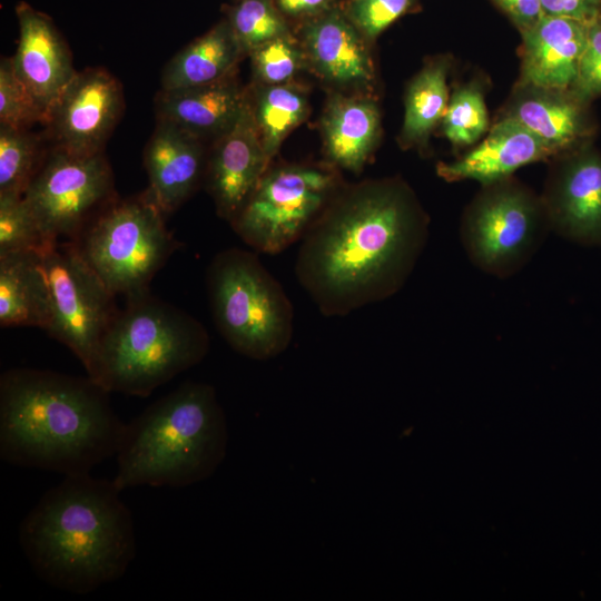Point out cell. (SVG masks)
I'll use <instances>...</instances> for the list:
<instances>
[{
    "mask_svg": "<svg viewBox=\"0 0 601 601\" xmlns=\"http://www.w3.org/2000/svg\"><path fill=\"white\" fill-rule=\"evenodd\" d=\"M220 137L206 166V183L217 214L231 224L269 167L247 102L236 122Z\"/></svg>",
    "mask_w": 601,
    "mask_h": 601,
    "instance_id": "obj_14",
    "label": "cell"
},
{
    "mask_svg": "<svg viewBox=\"0 0 601 601\" xmlns=\"http://www.w3.org/2000/svg\"><path fill=\"white\" fill-rule=\"evenodd\" d=\"M41 162L35 136L0 125V195H23Z\"/></svg>",
    "mask_w": 601,
    "mask_h": 601,
    "instance_id": "obj_28",
    "label": "cell"
},
{
    "mask_svg": "<svg viewBox=\"0 0 601 601\" xmlns=\"http://www.w3.org/2000/svg\"><path fill=\"white\" fill-rule=\"evenodd\" d=\"M571 89L590 102L593 98L601 96V22L599 20L589 23L585 48Z\"/></svg>",
    "mask_w": 601,
    "mask_h": 601,
    "instance_id": "obj_34",
    "label": "cell"
},
{
    "mask_svg": "<svg viewBox=\"0 0 601 601\" xmlns=\"http://www.w3.org/2000/svg\"><path fill=\"white\" fill-rule=\"evenodd\" d=\"M114 480L65 475L20 524L19 541L48 584L86 594L120 579L136 556L131 512Z\"/></svg>",
    "mask_w": 601,
    "mask_h": 601,
    "instance_id": "obj_3",
    "label": "cell"
},
{
    "mask_svg": "<svg viewBox=\"0 0 601 601\" xmlns=\"http://www.w3.org/2000/svg\"><path fill=\"white\" fill-rule=\"evenodd\" d=\"M242 51L231 27L219 24L169 61L162 73V90L220 81L235 66Z\"/></svg>",
    "mask_w": 601,
    "mask_h": 601,
    "instance_id": "obj_24",
    "label": "cell"
},
{
    "mask_svg": "<svg viewBox=\"0 0 601 601\" xmlns=\"http://www.w3.org/2000/svg\"><path fill=\"white\" fill-rule=\"evenodd\" d=\"M122 107L118 81L106 70L76 72L49 110L56 148L79 155L102 152Z\"/></svg>",
    "mask_w": 601,
    "mask_h": 601,
    "instance_id": "obj_13",
    "label": "cell"
},
{
    "mask_svg": "<svg viewBox=\"0 0 601 601\" xmlns=\"http://www.w3.org/2000/svg\"><path fill=\"white\" fill-rule=\"evenodd\" d=\"M31 214L23 195H0V255L19 252H41L49 244Z\"/></svg>",
    "mask_w": 601,
    "mask_h": 601,
    "instance_id": "obj_29",
    "label": "cell"
},
{
    "mask_svg": "<svg viewBox=\"0 0 601 601\" xmlns=\"http://www.w3.org/2000/svg\"><path fill=\"white\" fill-rule=\"evenodd\" d=\"M252 111L264 150L272 160L284 138L304 119L307 101L294 87L268 85L258 92Z\"/></svg>",
    "mask_w": 601,
    "mask_h": 601,
    "instance_id": "obj_26",
    "label": "cell"
},
{
    "mask_svg": "<svg viewBox=\"0 0 601 601\" xmlns=\"http://www.w3.org/2000/svg\"><path fill=\"white\" fill-rule=\"evenodd\" d=\"M230 27L243 51L252 52L286 36V26L269 0H242L233 13Z\"/></svg>",
    "mask_w": 601,
    "mask_h": 601,
    "instance_id": "obj_30",
    "label": "cell"
},
{
    "mask_svg": "<svg viewBox=\"0 0 601 601\" xmlns=\"http://www.w3.org/2000/svg\"><path fill=\"white\" fill-rule=\"evenodd\" d=\"M414 0H352L348 19L367 38H375L402 17Z\"/></svg>",
    "mask_w": 601,
    "mask_h": 601,
    "instance_id": "obj_33",
    "label": "cell"
},
{
    "mask_svg": "<svg viewBox=\"0 0 601 601\" xmlns=\"http://www.w3.org/2000/svg\"><path fill=\"white\" fill-rule=\"evenodd\" d=\"M247 101L240 89L225 79L197 87L161 90L157 112L196 136L225 134L238 119Z\"/></svg>",
    "mask_w": 601,
    "mask_h": 601,
    "instance_id": "obj_21",
    "label": "cell"
},
{
    "mask_svg": "<svg viewBox=\"0 0 601 601\" xmlns=\"http://www.w3.org/2000/svg\"><path fill=\"white\" fill-rule=\"evenodd\" d=\"M209 347L199 321L148 290L127 297L126 306L118 309L91 378L110 393L146 397L199 364Z\"/></svg>",
    "mask_w": 601,
    "mask_h": 601,
    "instance_id": "obj_5",
    "label": "cell"
},
{
    "mask_svg": "<svg viewBox=\"0 0 601 601\" xmlns=\"http://www.w3.org/2000/svg\"><path fill=\"white\" fill-rule=\"evenodd\" d=\"M112 194L111 169L102 152L55 148L41 162L23 199L49 242H73Z\"/></svg>",
    "mask_w": 601,
    "mask_h": 601,
    "instance_id": "obj_11",
    "label": "cell"
},
{
    "mask_svg": "<svg viewBox=\"0 0 601 601\" xmlns=\"http://www.w3.org/2000/svg\"><path fill=\"white\" fill-rule=\"evenodd\" d=\"M549 231L541 195L513 176L482 185L460 221L467 258L497 278H509L525 267Z\"/></svg>",
    "mask_w": 601,
    "mask_h": 601,
    "instance_id": "obj_8",
    "label": "cell"
},
{
    "mask_svg": "<svg viewBox=\"0 0 601 601\" xmlns=\"http://www.w3.org/2000/svg\"><path fill=\"white\" fill-rule=\"evenodd\" d=\"M449 70L450 60L442 57L427 63L411 81L401 134L405 146L424 145L442 121L450 100Z\"/></svg>",
    "mask_w": 601,
    "mask_h": 601,
    "instance_id": "obj_25",
    "label": "cell"
},
{
    "mask_svg": "<svg viewBox=\"0 0 601 601\" xmlns=\"http://www.w3.org/2000/svg\"><path fill=\"white\" fill-rule=\"evenodd\" d=\"M19 42L13 69L47 117L76 75L69 50L51 22L27 6L18 9Z\"/></svg>",
    "mask_w": 601,
    "mask_h": 601,
    "instance_id": "obj_18",
    "label": "cell"
},
{
    "mask_svg": "<svg viewBox=\"0 0 601 601\" xmlns=\"http://www.w3.org/2000/svg\"><path fill=\"white\" fill-rule=\"evenodd\" d=\"M148 197L164 213L176 210L195 190L206 171L198 137L159 120L145 150Z\"/></svg>",
    "mask_w": 601,
    "mask_h": 601,
    "instance_id": "obj_19",
    "label": "cell"
},
{
    "mask_svg": "<svg viewBox=\"0 0 601 601\" xmlns=\"http://www.w3.org/2000/svg\"><path fill=\"white\" fill-rule=\"evenodd\" d=\"M494 4L523 32L543 16L541 0H492Z\"/></svg>",
    "mask_w": 601,
    "mask_h": 601,
    "instance_id": "obj_36",
    "label": "cell"
},
{
    "mask_svg": "<svg viewBox=\"0 0 601 601\" xmlns=\"http://www.w3.org/2000/svg\"><path fill=\"white\" fill-rule=\"evenodd\" d=\"M544 14L590 23L598 19L601 0H541Z\"/></svg>",
    "mask_w": 601,
    "mask_h": 601,
    "instance_id": "obj_35",
    "label": "cell"
},
{
    "mask_svg": "<svg viewBox=\"0 0 601 601\" xmlns=\"http://www.w3.org/2000/svg\"><path fill=\"white\" fill-rule=\"evenodd\" d=\"M541 198L551 231L601 247V151L589 144L553 158Z\"/></svg>",
    "mask_w": 601,
    "mask_h": 601,
    "instance_id": "obj_12",
    "label": "cell"
},
{
    "mask_svg": "<svg viewBox=\"0 0 601 601\" xmlns=\"http://www.w3.org/2000/svg\"><path fill=\"white\" fill-rule=\"evenodd\" d=\"M256 75L267 85H282L302 63V53L286 37L276 38L252 51Z\"/></svg>",
    "mask_w": 601,
    "mask_h": 601,
    "instance_id": "obj_32",
    "label": "cell"
},
{
    "mask_svg": "<svg viewBox=\"0 0 601 601\" xmlns=\"http://www.w3.org/2000/svg\"><path fill=\"white\" fill-rule=\"evenodd\" d=\"M554 157L530 130L502 116L467 152L451 162H439L436 174L447 183L474 180L482 186L512 177L526 165Z\"/></svg>",
    "mask_w": 601,
    "mask_h": 601,
    "instance_id": "obj_16",
    "label": "cell"
},
{
    "mask_svg": "<svg viewBox=\"0 0 601 601\" xmlns=\"http://www.w3.org/2000/svg\"><path fill=\"white\" fill-rule=\"evenodd\" d=\"M597 20H599L601 22V9H600V13H599V17H598Z\"/></svg>",
    "mask_w": 601,
    "mask_h": 601,
    "instance_id": "obj_38",
    "label": "cell"
},
{
    "mask_svg": "<svg viewBox=\"0 0 601 601\" xmlns=\"http://www.w3.org/2000/svg\"><path fill=\"white\" fill-rule=\"evenodd\" d=\"M51 298L41 254L19 250L0 255V325L48 329Z\"/></svg>",
    "mask_w": 601,
    "mask_h": 601,
    "instance_id": "obj_22",
    "label": "cell"
},
{
    "mask_svg": "<svg viewBox=\"0 0 601 601\" xmlns=\"http://www.w3.org/2000/svg\"><path fill=\"white\" fill-rule=\"evenodd\" d=\"M88 375L11 368L0 377V457L18 466L89 473L116 455L125 423Z\"/></svg>",
    "mask_w": 601,
    "mask_h": 601,
    "instance_id": "obj_2",
    "label": "cell"
},
{
    "mask_svg": "<svg viewBox=\"0 0 601 601\" xmlns=\"http://www.w3.org/2000/svg\"><path fill=\"white\" fill-rule=\"evenodd\" d=\"M206 283L216 328L234 351L267 361L287 349L294 333L293 304L254 252H219L207 268Z\"/></svg>",
    "mask_w": 601,
    "mask_h": 601,
    "instance_id": "obj_6",
    "label": "cell"
},
{
    "mask_svg": "<svg viewBox=\"0 0 601 601\" xmlns=\"http://www.w3.org/2000/svg\"><path fill=\"white\" fill-rule=\"evenodd\" d=\"M282 10L289 14L314 12L327 7L331 0H277Z\"/></svg>",
    "mask_w": 601,
    "mask_h": 601,
    "instance_id": "obj_37",
    "label": "cell"
},
{
    "mask_svg": "<svg viewBox=\"0 0 601 601\" xmlns=\"http://www.w3.org/2000/svg\"><path fill=\"white\" fill-rule=\"evenodd\" d=\"M304 39L314 68L326 80L362 85L373 79V63L361 32L338 11L309 23Z\"/></svg>",
    "mask_w": 601,
    "mask_h": 601,
    "instance_id": "obj_20",
    "label": "cell"
},
{
    "mask_svg": "<svg viewBox=\"0 0 601 601\" xmlns=\"http://www.w3.org/2000/svg\"><path fill=\"white\" fill-rule=\"evenodd\" d=\"M147 194L104 208L73 240L80 256L116 296L148 292L180 246Z\"/></svg>",
    "mask_w": 601,
    "mask_h": 601,
    "instance_id": "obj_7",
    "label": "cell"
},
{
    "mask_svg": "<svg viewBox=\"0 0 601 601\" xmlns=\"http://www.w3.org/2000/svg\"><path fill=\"white\" fill-rule=\"evenodd\" d=\"M503 117L520 122L555 157L591 144L597 131L590 101L572 89L516 83Z\"/></svg>",
    "mask_w": 601,
    "mask_h": 601,
    "instance_id": "obj_15",
    "label": "cell"
},
{
    "mask_svg": "<svg viewBox=\"0 0 601 601\" xmlns=\"http://www.w3.org/2000/svg\"><path fill=\"white\" fill-rule=\"evenodd\" d=\"M40 254L51 298V322L46 332L69 347L91 377L104 336L118 312L115 295L73 242H53Z\"/></svg>",
    "mask_w": 601,
    "mask_h": 601,
    "instance_id": "obj_10",
    "label": "cell"
},
{
    "mask_svg": "<svg viewBox=\"0 0 601 601\" xmlns=\"http://www.w3.org/2000/svg\"><path fill=\"white\" fill-rule=\"evenodd\" d=\"M227 443V421L215 388L187 381L125 424L112 480L120 491L188 486L213 475Z\"/></svg>",
    "mask_w": 601,
    "mask_h": 601,
    "instance_id": "obj_4",
    "label": "cell"
},
{
    "mask_svg": "<svg viewBox=\"0 0 601 601\" xmlns=\"http://www.w3.org/2000/svg\"><path fill=\"white\" fill-rule=\"evenodd\" d=\"M46 116L27 86L17 76L11 58L0 63V125L27 129Z\"/></svg>",
    "mask_w": 601,
    "mask_h": 601,
    "instance_id": "obj_31",
    "label": "cell"
},
{
    "mask_svg": "<svg viewBox=\"0 0 601 601\" xmlns=\"http://www.w3.org/2000/svg\"><path fill=\"white\" fill-rule=\"evenodd\" d=\"M339 189L334 173L318 167L267 168L230 225L255 252L277 255L303 239Z\"/></svg>",
    "mask_w": 601,
    "mask_h": 601,
    "instance_id": "obj_9",
    "label": "cell"
},
{
    "mask_svg": "<svg viewBox=\"0 0 601 601\" xmlns=\"http://www.w3.org/2000/svg\"><path fill=\"white\" fill-rule=\"evenodd\" d=\"M589 23L544 14L521 32L519 85L571 89L588 39Z\"/></svg>",
    "mask_w": 601,
    "mask_h": 601,
    "instance_id": "obj_17",
    "label": "cell"
},
{
    "mask_svg": "<svg viewBox=\"0 0 601 601\" xmlns=\"http://www.w3.org/2000/svg\"><path fill=\"white\" fill-rule=\"evenodd\" d=\"M325 151L337 167L359 173L380 132V111L368 98L334 97L323 117Z\"/></svg>",
    "mask_w": 601,
    "mask_h": 601,
    "instance_id": "obj_23",
    "label": "cell"
},
{
    "mask_svg": "<svg viewBox=\"0 0 601 601\" xmlns=\"http://www.w3.org/2000/svg\"><path fill=\"white\" fill-rule=\"evenodd\" d=\"M428 234L430 218L401 178L341 188L299 242L295 276L322 315L343 317L397 294Z\"/></svg>",
    "mask_w": 601,
    "mask_h": 601,
    "instance_id": "obj_1",
    "label": "cell"
},
{
    "mask_svg": "<svg viewBox=\"0 0 601 601\" xmlns=\"http://www.w3.org/2000/svg\"><path fill=\"white\" fill-rule=\"evenodd\" d=\"M441 122L443 135L454 147L474 146L480 141L490 129L481 86L469 82L456 88Z\"/></svg>",
    "mask_w": 601,
    "mask_h": 601,
    "instance_id": "obj_27",
    "label": "cell"
}]
</instances>
